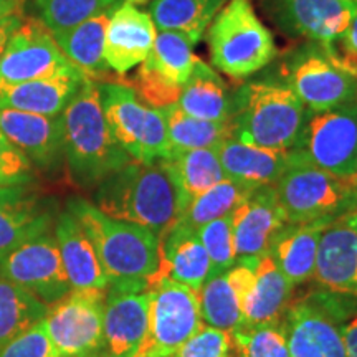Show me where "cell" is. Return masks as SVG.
Listing matches in <instances>:
<instances>
[{"instance_id":"obj_7","label":"cell","mask_w":357,"mask_h":357,"mask_svg":"<svg viewBox=\"0 0 357 357\" xmlns=\"http://www.w3.org/2000/svg\"><path fill=\"white\" fill-rule=\"evenodd\" d=\"M280 82L310 111L333 109L357 100V77L314 42L303 43L283 56Z\"/></svg>"},{"instance_id":"obj_8","label":"cell","mask_w":357,"mask_h":357,"mask_svg":"<svg viewBox=\"0 0 357 357\" xmlns=\"http://www.w3.org/2000/svg\"><path fill=\"white\" fill-rule=\"evenodd\" d=\"M273 187L288 223L334 220L357 208L352 178L326 172L305 158L289 167Z\"/></svg>"},{"instance_id":"obj_16","label":"cell","mask_w":357,"mask_h":357,"mask_svg":"<svg viewBox=\"0 0 357 357\" xmlns=\"http://www.w3.org/2000/svg\"><path fill=\"white\" fill-rule=\"evenodd\" d=\"M266 12L280 30L331 47L354 19V0H263Z\"/></svg>"},{"instance_id":"obj_24","label":"cell","mask_w":357,"mask_h":357,"mask_svg":"<svg viewBox=\"0 0 357 357\" xmlns=\"http://www.w3.org/2000/svg\"><path fill=\"white\" fill-rule=\"evenodd\" d=\"M84 78L86 77L82 71L73 68L50 78L0 88V108L58 116L63 113L66 105L77 95Z\"/></svg>"},{"instance_id":"obj_46","label":"cell","mask_w":357,"mask_h":357,"mask_svg":"<svg viewBox=\"0 0 357 357\" xmlns=\"http://www.w3.org/2000/svg\"><path fill=\"white\" fill-rule=\"evenodd\" d=\"M22 25V17H13V19H7L0 22V56H2L3 50H6L7 42Z\"/></svg>"},{"instance_id":"obj_29","label":"cell","mask_w":357,"mask_h":357,"mask_svg":"<svg viewBox=\"0 0 357 357\" xmlns=\"http://www.w3.org/2000/svg\"><path fill=\"white\" fill-rule=\"evenodd\" d=\"M114 10L102 12L73 29L53 33L58 48L70 63L93 82L106 77L109 71L105 60V40L111 13Z\"/></svg>"},{"instance_id":"obj_50","label":"cell","mask_w":357,"mask_h":357,"mask_svg":"<svg viewBox=\"0 0 357 357\" xmlns=\"http://www.w3.org/2000/svg\"><path fill=\"white\" fill-rule=\"evenodd\" d=\"M354 2H357V0H354Z\"/></svg>"},{"instance_id":"obj_36","label":"cell","mask_w":357,"mask_h":357,"mask_svg":"<svg viewBox=\"0 0 357 357\" xmlns=\"http://www.w3.org/2000/svg\"><path fill=\"white\" fill-rule=\"evenodd\" d=\"M144 61L167 82L184 86L199 58L194 53V45L185 37L174 32H158L153 50Z\"/></svg>"},{"instance_id":"obj_43","label":"cell","mask_w":357,"mask_h":357,"mask_svg":"<svg viewBox=\"0 0 357 357\" xmlns=\"http://www.w3.org/2000/svg\"><path fill=\"white\" fill-rule=\"evenodd\" d=\"M0 357H60L53 346L43 319L0 349Z\"/></svg>"},{"instance_id":"obj_28","label":"cell","mask_w":357,"mask_h":357,"mask_svg":"<svg viewBox=\"0 0 357 357\" xmlns=\"http://www.w3.org/2000/svg\"><path fill=\"white\" fill-rule=\"evenodd\" d=\"M293 289L270 253L258 258L255 283L243 306V323L252 326L280 323L293 300Z\"/></svg>"},{"instance_id":"obj_31","label":"cell","mask_w":357,"mask_h":357,"mask_svg":"<svg viewBox=\"0 0 357 357\" xmlns=\"http://www.w3.org/2000/svg\"><path fill=\"white\" fill-rule=\"evenodd\" d=\"M227 0H151L149 15L155 30L174 32L197 45Z\"/></svg>"},{"instance_id":"obj_17","label":"cell","mask_w":357,"mask_h":357,"mask_svg":"<svg viewBox=\"0 0 357 357\" xmlns=\"http://www.w3.org/2000/svg\"><path fill=\"white\" fill-rule=\"evenodd\" d=\"M312 280L326 293L357 301V208L324 227Z\"/></svg>"},{"instance_id":"obj_41","label":"cell","mask_w":357,"mask_h":357,"mask_svg":"<svg viewBox=\"0 0 357 357\" xmlns=\"http://www.w3.org/2000/svg\"><path fill=\"white\" fill-rule=\"evenodd\" d=\"M231 334L204 324L172 357H230Z\"/></svg>"},{"instance_id":"obj_2","label":"cell","mask_w":357,"mask_h":357,"mask_svg":"<svg viewBox=\"0 0 357 357\" xmlns=\"http://www.w3.org/2000/svg\"><path fill=\"white\" fill-rule=\"evenodd\" d=\"M61 118L65 159L71 178L79 187H96L131 160L109 131L98 82L84 78Z\"/></svg>"},{"instance_id":"obj_4","label":"cell","mask_w":357,"mask_h":357,"mask_svg":"<svg viewBox=\"0 0 357 357\" xmlns=\"http://www.w3.org/2000/svg\"><path fill=\"white\" fill-rule=\"evenodd\" d=\"M306 106L281 82H250L235 91L231 137L275 151L296 149Z\"/></svg>"},{"instance_id":"obj_19","label":"cell","mask_w":357,"mask_h":357,"mask_svg":"<svg viewBox=\"0 0 357 357\" xmlns=\"http://www.w3.org/2000/svg\"><path fill=\"white\" fill-rule=\"evenodd\" d=\"M0 132L35 166L50 169L65 158L63 118L0 108Z\"/></svg>"},{"instance_id":"obj_10","label":"cell","mask_w":357,"mask_h":357,"mask_svg":"<svg viewBox=\"0 0 357 357\" xmlns=\"http://www.w3.org/2000/svg\"><path fill=\"white\" fill-rule=\"evenodd\" d=\"M146 287L149 324L136 357H172L204 326L199 291L169 280L151 281Z\"/></svg>"},{"instance_id":"obj_18","label":"cell","mask_w":357,"mask_h":357,"mask_svg":"<svg viewBox=\"0 0 357 357\" xmlns=\"http://www.w3.org/2000/svg\"><path fill=\"white\" fill-rule=\"evenodd\" d=\"M288 225L273 185L257 187L231 212L236 260L270 253L280 231Z\"/></svg>"},{"instance_id":"obj_35","label":"cell","mask_w":357,"mask_h":357,"mask_svg":"<svg viewBox=\"0 0 357 357\" xmlns=\"http://www.w3.org/2000/svg\"><path fill=\"white\" fill-rule=\"evenodd\" d=\"M199 305L204 324L231 333L243 323V312L235 288L225 273L208 278L199 289Z\"/></svg>"},{"instance_id":"obj_44","label":"cell","mask_w":357,"mask_h":357,"mask_svg":"<svg viewBox=\"0 0 357 357\" xmlns=\"http://www.w3.org/2000/svg\"><path fill=\"white\" fill-rule=\"evenodd\" d=\"M326 48L341 61V65L346 70H349L354 77H357V12L346 32L342 33V37L331 47Z\"/></svg>"},{"instance_id":"obj_30","label":"cell","mask_w":357,"mask_h":357,"mask_svg":"<svg viewBox=\"0 0 357 357\" xmlns=\"http://www.w3.org/2000/svg\"><path fill=\"white\" fill-rule=\"evenodd\" d=\"M162 162L177 190L181 215L199 195L218 182L229 178L218 160L215 149L182 151L172 154L171 158L162 159Z\"/></svg>"},{"instance_id":"obj_9","label":"cell","mask_w":357,"mask_h":357,"mask_svg":"<svg viewBox=\"0 0 357 357\" xmlns=\"http://www.w3.org/2000/svg\"><path fill=\"white\" fill-rule=\"evenodd\" d=\"M349 301L326 291L291 300L280 321L291 357H349L341 329Z\"/></svg>"},{"instance_id":"obj_12","label":"cell","mask_w":357,"mask_h":357,"mask_svg":"<svg viewBox=\"0 0 357 357\" xmlns=\"http://www.w3.org/2000/svg\"><path fill=\"white\" fill-rule=\"evenodd\" d=\"M108 289H71L48 310L43 323L60 357H101Z\"/></svg>"},{"instance_id":"obj_5","label":"cell","mask_w":357,"mask_h":357,"mask_svg":"<svg viewBox=\"0 0 357 357\" xmlns=\"http://www.w3.org/2000/svg\"><path fill=\"white\" fill-rule=\"evenodd\" d=\"M212 68L242 79L266 68L278 56L275 38L250 0H229L207 30Z\"/></svg>"},{"instance_id":"obj_48","label":"cell","mask_w":357,"mask_h":357,"mask_svg":"<svg viewBox=\"0 0 357 357\" xmlns=\"http://www.w3.org/2000/svg\"><path fill=\"white\" fill-rule=\"evenodd\" d=\"M352 182H354V185H356V190H357V176H356V177H352Z\"/></svg>"},{"instance_id":"obj_14","label":"cell","mask_w":357,"mask_h":357,"mask_svg":"<svg viewBox=\"0 0 357 357\" xmlns=\"http://www.w3.org/2000/svg\"><path fill=\"white\" fill-rule=\"evenodd\" d=\"M77 66L61 53L43 22L26 20L13 32L0 56V88L55 77Z\"/></svg>"},{"instance_id":"obj_33","label":"cell","mask_w":357,"mask_h":357,"mask_svg":"<svg viewBox=\"0 0 357 357\" xmlns=\"http://www.w3.org/2000/svg\"><path fill=\"white\" fill-rule=\"evenodd\" d=\"M167 126L171 155L192 149H215L222 141L231 137L230 121L217 123L185 114L177 105L162 109Z\"/></svg>"},{"instance_id":"obj_25","label":"cell","mask_w":357,"mask_h":357,"mask_svg":"<svg viewBox=\"0 0 357 357\" xmlns=\"http://www.w3.org/2000/svg\"><path fill=\"white\" fill-rule=\"evenodd\" d=\"M55 236L71 289L109 288V280L102 270L91 240L68 211L58 217Z\"/></svg>"},{"instance_id":"obj_42","label":"cell","mask_w":357,"mask_h":357,"mask_svg":"<svg viewBox=\"0 0 357 357\" xmlns=\"http://www.w3.org/2000/svg\"><path fill=\"white\" fill-rule=\"evenodd\" d=\"M33 181V164L0 132V189L29 185Z\"/></svg>"},{"instance_id":"obj_26","label":"cell","mask_w":357,"mask_h":357,"mask_svg":"<svg viewBox=\"0 0 357 357\" xmlns=\"http://www.w3.org/2000/svg\"><path fill=\"white\" fill-rule=\"evenodd\" d=\"M329 222L288 223L276 236L270 255L293 288L301 287L314 276L319 238Z\"/></svg>"},{"instance_id":"obj_22","label":"cell","mask_w":357,"mask_h":357,"mask_svg":"<svg viewBox=\"0 0 357 357\" xmlns=\"http://www.w3.org/2000/svg\"><path fill=\"white\" fill-rule=\"evenodd\" d=\"M208 276L211 260L197 231L176 222V225L159 238L158 271L146 283L169 280L199 291Z\"/></svg>"},{"instance_id":"obj_38","label":"cell","mask_w":357,"mask_h":357,"mask_svg":"<svg viewBox=\"0 0 357 357\" xmlns=\"http://www.w3.org/2000/svg\"><path fill=\"white\" fill-rule=\"evenodd\" d=\"M231 351L236 357H291L281 323L245 324L234 329Z\"/></svg>"},{"instance_id":"obj_45","label":"cell","mask_w":357,"mask_h":357,"mask_svg":"<svg viewBox=\"0 0 357 357\" xmlns=\"http://www.w3.org/2000/svg\"><path fill=\"white\" fill-rule=\"evenodd\" d=\"M342 336L349 352V357H357V318L342 323Z\"/></svg>"},{"instance_id":"obj_49","label":"cell","mask_w":357,"mask_h":357,"mask_svg":"<svg viewBox=\"0 0 357 357\" xmlns=\"http://www.w3.org/2000/svg\"><path fill=\"white\" fill-rule=\"evenodd\" d=\"M230 357H236V356H234V354H231V356H230Z\"/></svg>"},{"instance_id":"obj_11","label":"cell","mask_w":357,"mask_h":357,"mask_svg":"<svg viewBox=\"0 0 357 357\" xmlns=\"http://www.w3.org/2000/svg\"><path fill=\"white\" fill-rule=\"evenodd\" d=\"M300 151L307 162L342 178L357 176V100L326 111H306Z\"/></svg>"},{"instance_id":"obj_23","label":"cell","mask_w":357,"mask_h":357,"mask_svg":"<svg viewBox=\"0 0 357 357\" xmlns=\"http://www.w3.org/2000/svg\"><path fill=\"white\" fill-rule=\"evenodd\" d=\"M53 225L52 212L45 211L29 185L0 189V260Z\"/></svg>"},{"instance_id":"obj_3","label":"cell","mask_w":357,"mask_h":357,"mask_svg":"<svg viewBox=\"0 0 357 357\" xmlns=\"http://www.w3.org/2000/svg\"><path fill=\"white\" fill-rule=\"evenodd\" d=\"M68 212L95 247L109 284L147 281L159 266V236L144 227L102 213L84 199H71Z\"/></svg>"},{"instance_id":"obj_32","label":"cell","mask_w":357,"mask_h":357,"mask_svg":"<svg viewBox=\"0 0 357 357\" xmlns=\"http://www.w3.org/2000/svg\"><path fill=\"white\" fill-rule=\"evenodd\" d=\"M48 305L0 276V349L48 314Z\"/></svg>"},{"instance_id":"obj_1","label":"cell","mask_w":357,"mask_h":357,"mask_svg":"<svg viewBox=\"0 0 357 357\" xmlns=\"http://www.w3.org/2000/svg\"><path fill=\"white\" fill-rule=\"evenodd\" d=\"M95 205L106 215L136 223L162 238L181 217L177 190L162 159L129 160L96 185Z\"/></svg>"},{"instance_id":"obj_6","label":"cell","mask_w":357,"mask_h":357,"mask_svg":"<svg viewBox=\"0 0 357 357\" xmlns=\"http://www.w3.org/2000/svg\"><path fill=\"white\" fill-rule=\"evenodd\" d=\"M98 86L109 131L131 160L153 164L171 158L162 109L144 105L128 83L106 82Z\"/></svg>"},{"instance_id":"obj_20","label":"cell","mask_w":357,"mask_h":357,"mask_svg":"<svg viewBox=\"0 0 357 357\" xmlns=\"http://www.w3.org/2000/svg\"><path fill=\"white\" fill-rule=\"evenodd\" d=\"M158 35L147 12H142L134 0L121 2L111 13L106 29L105 60L109 70L124 75L146 60Z\"/></svg>"},{"instance_id":"obj_37","label":"cell","mask_w":357,"mask_h":357,"mask_svg":"<svg viewBox=\"0 0 357 357\" xmlns=\"http://www.w3.org/2000/svg\"><path fill=\"white\" fill-rule=\"evenodd\" d=\"M123 0H35L43 25L52 33L73 29L91 17L114 10Z\"/></svg>"},{"instance_id":"obj_13","label":"cell","mask_w":357,"mask_h":357,"mask_svg":"<svg viewBox=\"0 0 357 357\" xmlns=\"http://www.w3.org/2000/svg\"><path fill=\"white\" fill-rule=\"evenodd\" d=\"M0 276L25 288L45 305H55L71 291L53 229L33 236L2 258Z\"/></svg>"},{"instance_id":"obj_39","label":"cell","mask_w":357,"mask_h":357,"mask_svg":"<svg viewBox=\"0 0 357 357\" xmlns=\"http://www.w3.org/2000/svg\"><path fill=\"white\" fill-rule=\"evenodd\" d=\"M197 235L202 242L208 260H211V276L225 273L230 266L235 265V245L234 231H231V213L227 217L205 223L197 230Z\"/></svg>"},{"instance_id":"obj_15","label":"cell","mask_w":357,"mask_h":357,"mask_svg":"<svg viewBox=\"0 0 357 357\" xmlns=\"http://www.w3.org/2000/svg\"><path fill=\"white\" fill-rule=\"evenodd\" d=\"M149 324V291L146 281L109 284L102 318L101 357H136Z\"/></svg>"},{"instance_id":"obj_47","label":"cell","mask_w":357,"mask_h":357,"mask_svg":"<svg viewBox=\"0 0 357 357\" xmlns=\"http://www.w3.org/2000/svg\"><path fill=\"white\" fill-rule=\"evenodd\" d=\"M25 0H0V22L22 17Z\"/></svg>"},{"instance_id":"obj_34","label":"cell","mask_w":357,"mask_h":357,"mask_svg":"<svg viewBox=\"0 0 357 357\" xmlns=\"http://www.w3.org/2000/svg\"><path fill=\"white\" fill-rule=\"evenodd\" d=\"M255 189L234 178H225L190 202L177 222L197 231L205 223L230 215Z\"/></svg>"},{"instance_id":"obj_21","label":"cell","mask_w":357,"mask_h":357,"mask_svg":"<svg viewBox=\"0 0 357 357\" xmlns=\"http://www.w3.org/2000/svg\"><path fill=\"white\" fill-rule=\"evenodd\" d=\"M215 153L227 177L253 187L275 185L289 167L303 159L298 149H265L245 144L234 137L222 141L215 147Z\"/></svg>"},{"instance_id":"obj_27","label":"cell","mask_w":357,"mask_h":357,"mask_svg":"<svg viewBox=\"0 0 357 357\" xmlns=\"http://www.w3.org/2000/svg\"><path fill=\"white\" fill-rule=\"evenodd\" d=\"M177 106L185 114L205 121L227 123L235 111V93L215 68L199 58L190 77L182 86Z\"/></svg>"},{"instance_id":"obj_40","label":"cell","mask_w":357,"mask_h":357,"mask_svg":"<svg viewBox=\"0 0 357 357\" xmlns=\"http://www.w3.org/2000/svg\"><path fill=\"white\" fill-rule=\"evenodd\" d=\"M128 84L134 88V91L137 93V96L144 105L154 109H164L167 106L177 105L182 91V86L167 82L146 61H142L139 65L136 77L132 78V83Z\"/></svg>"}]
</instances>
